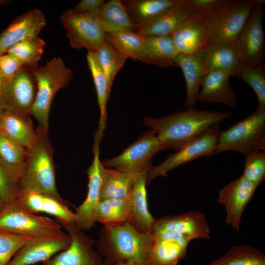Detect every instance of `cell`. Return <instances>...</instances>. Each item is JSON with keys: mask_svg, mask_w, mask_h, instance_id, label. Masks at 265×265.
Listing matches in <instances>:
<instances>
[{"mask_svg": "<svg viewBox=\"0 0 265 265\" xmlns=\"http://www.w3.org/2000/svg\"><path fill=\"white\" fill-rule=\"evenodd\" d=\"M232 76L230 72L224 70H213L205 73L201 80V89L198 93V101L235 106L237 99L229 81Z\"/></svg>", "mask_w": 265, "mask_h": 265, "instance_id": "cell-22", "label": "cell"}, {"mask_svg": "<svg viewBox=\"0 0 265 265\" xmlns=\"http://www.w3.org/2000/svg\"><path fill=\"white\" fill-rule=\"evenodd\" d=\"M194 16L189 0H179L156 16L138 33L142 36L171 35L182 23Z\"/></svg>", "mask_w": 265, "mask_h": 265, "instance_id": "cell-23", "label": "cell"}, {"mask_svg": "<svg viewBox=\"0 0 265 265\" xmlns=\"http://www.w3.org/2000/svg\"><path fill=\"white\" fill-rule=\"evenodd\" d=\"M70 242L69 235L64 232L52 236L31 238L18 251L7 265H32L44 263L66 249Z\"/></svg>", "mask_w": 265, "mask_h": 265, "instance_id": "cell-16", "label": "cell"}, {"mask_svg": "<svg viewBox=\"0 0 265 265\" xmlns=\"http://www.w3.org/2000/svg\"><path fill=\"white\" fill-rule=\"evenodd\" d=\"M265 149V109L257 107L250 115L219 132L214 155L235 151L245 156Z\"/></svg>", "mask_w": 265, "mask_h": 265, "instance_id": "cell-5", "label": "cell"}, {"mask_svg": "<svg viewBox=\"0 0 265 265\" xmlns=\"http://www.w3.org/2000/svg\"><path fill=\"white\" fill-rule=\"evenodd\" d=\"M25 67L16 58L10 54L5 53L0 55V73L4 80L13 77Z\"/></svg>", "mask_w": 265, "mask_h": 265, "instance_id": "cell-43", "label": "cell"}, {"mask_svg": "<svg viewBox=\"0 0 265 265\" xmlns=\"http://www.w3.org/2000/svg\"><path fill=\"white\" fill-rule=\"evenodd\" d=\"M130 196L122 199L101 200L96 212V222L100 223L106 227L118 226L130 223Z\"/></svg>", "mask_w": 265, "mask_h": 265, "instance_id": "cell-31", "label": "cell"}, {"mask_svg": "<svg viewBox=\"0 0 265 265\" xmlns=\"http://www.w3.org/2000/svg\"><path fill=\"white\" fill-rule=\"evenodd\" d=\"M153 240L151 232H140L128 223L115 227H103L100 231L97 246L100 255L105 257V265H117L126 262L150 265Z\"/></svg>", "mask_w": 265, "mask_h": 265, "instance_id": "cell-2", "label": "cell"}, {"mask_svg": "<svg viewBox=\"0 0 265 265\" xmlns=\"http://www.w3.org/2000/svg\"><path fill=\"white\" fill-rule=\"evenodd\" d=\"M45 41L38 36L24 40L10 48L6 53L16 58L24 66L34 69L42 57Z\"/></svg>", "mask_w": 265, "mask_h": 265, "instance_id": "cell-36", "label": "cell"}, {"mask_svg": "<svg viewBox=\"0 0 265 265\" xmlns=\"http://www.w3.org/2000/svg\"><path fill=\"white\" fill-rule=\"evenodd\" d=\"M171 232L194 239H210L211 232L205 214L200 211H190L178 215H165L156 219L151 233L157 235Z\"/></svg>", "mask_w": 265, "mask_h": 265, "instance_id": "cell-17", "label": "cell"}, {"mask_svg": "<svg viewBox=\"0 0 265 265\" xmlns=\"http://www.w3.org/2000/svg\"><path fill=\"white\" fill-rule=\"evenodd\" d=\"M164 149L153 131L145 132L119 155L103 161L106 168H114L134 176L146 173L154 155Z\"/></svg>", "mask_w": 265, "mask_h": 265, "instance_id": "cell-8", "label": "cell"}, {"mask_svg": "<svg viewBox=\"0 0 265 265\" xmlns=\"http://www.w3.org/2000/svg\"><path fill=\"white\" fill-rule=\"evenodd\" d=\"M203 53L205 74L224 70L237 77L243 65L237 41L208 44Z\"/></svg>", "mask_w": 265, "mask_h": 265, "instance_id": "cell-21", "label": "cell"}, {"mask_svg": "<svg viewBox=\"0 0 265 265\" xmlns=\"http://www.w3.org/2000/svg\"><path fill=\"white\" fill-rule=\"evenodd\" d=\"M4 80L2 76V75L1 74V73H0V88L4 81Z\"/></svg>", "mask_w": 265, "mask_h": 265, "instance_id": "cell-48", "label": "cell"}, {"mask_svg": "<svg viewBox=\"0 0 265 265\" xmlns=\"http://www.w3.org/2000/svg\"><path fill=\"white\" fill-rule=\"evenodd\" d=\"M178 53L191 54L203 50L209 38L208 17H190L171 34Z\"/></svg>", "mask_w": 265, "mask_h": 265, "instance_id": "cell-19", "label": "cell"}, {"mask_svg": "<svg viewBox=\"0 0 265 265\" xmlns=\"http://www.w3.org/2000/svg\"><path fill=\"white\" fill-rule=\"evenodd\" d=\"M36 93L31 69L25 67L0 88V112L8 111L23 116H31Z\"/></svg>", "mask_w": 265, "mask_h": 265, "instance_id": "cell-10", "label": "cell"}, {"mask_svg": "<svg viewBox=\"0 0 265 265\" xmlns=\"http://www.w3.org/2000/svg\"><path fill=\"white\" fill-rule=\"evenodd\" d=\"M96 53L111 89L114 78L124 65L128 57L116 51L110 43L104 40Z\"/></svg>", "mask_w": 265, "mask_h": 265, "instance_id": "cell-37", "label": "cell"}, {"mask_svg": "<svg viewBox=\"0 0 265 265\" xmlns=\"http://www.w3.org/2000/svg\"><path fill=\"white\" fill-rule=\"evenodd\" d=\"M134 177L131 174L104 166L101 200L128 197L132 189Z\"/></svg>", "mask_w": 265, "mask_h": 265, "instance_id": "cell-32", "label": "cell"}, {"mask_svg": "<svg viewBox=\"0 0 265 265\" xmlns=\"http://www.w3.org/2000/svg\"><path fill=\"white\" fill-rule=\"evenodd\" d=\"M7 2V1L6 0H0V5H1L3 4H5Z\"/></svg>", "mask_w": 265, "mask_h": 265, "instance_id": "cell-49", "label": "cell"}, {"mask_svg": "<svg viewBox=\"0 0 265 265\" xmlns=\"http://www.w3.org/2000/svg\"><path fill=\"white\" fill-rule=\"evenodd\" d=\"M143 36L145 63L160 67L175 66L174 59L178 53L171 35Z\"/></svg>", "mask_w": 265, "mask_h": 265, "instance_id": "cell-27", "label": "cell"}, {"mask_svg": "<svg viewBox=\"0 0 265 265\" xmlns=\"http://www.w3.org/2000/svg\"><path fill=\"white\" fill-rule=\"evenodd\" d=\"M62 225L47 216L38 215L16 200L6 204L0 212V230L35 238L60 234Z\"/></svg>", "mask_w": 265, "mask_h": 265, "instance_id": "cell-7", "label": "cell"}, {"mask_svg": "<svg viewBox=\"0 0 265 265\" xmlns=\"http://www.w3.org/2000/svg\"><path fill=\"white\" fill-rule=\"evenodd\" d=\"M191 240L187 236L175 233L154 235L150 265H177L185 257Z\"/></svg>", "mask_w": 265, "mask_h": 265, "instance_id": "cell-20", "label": "cell"}, {"mask_svg": "<svg viewBox=\"0 0 265 265\" xmlns=\"http://www.w3.org/2000/svg\"><path fill=\"white\" fill-rule=\"evenodd\" d=\"M31 238L0 230V265H7L18 251Z\"/></svg>", "mask_w": 265, "mask_h": 265, "instance_id": "cell-41", "label": "cell"}, {"mask_svg": "<svg viewBox=\"0 0 265 265\" xmlns=\"http://www.w3.org/2000/svg\"><path fill=\"white\" fill-rule=\"evenodd\" d=\"M194 15L208 17L225 0H189Z\"/></svg>", "mask_w": 265, "mask_h": 265, "instance_id": "cell-44", "label": "cell"}, {"mask_svg": "<svg viewBox=\"0 0 265 265\" xmlns=\"http://www.w3.org/2000/svg\"><path fill=\"white\" fill-rule=\"evenodd\" d=\"M86 60L95 86L100 113L99 126L95 135L102 139L106 126V106L111 89L108 87L106 75L99 62L96 52L87 51Z\"/></svg>", "mask_w": 265, "mask_h": 265, "instance_id": "cell-30", "label": "cell"}, {"mask_svg": "<svg viewBox=\"0 0 265 265\" xmlns=\"http://www.w3.org/2000/svg\"><path fill=\"white\" fill-rule=\"evenodd\" d=\"M40 212H44L55 217L61 224L75 223V212L66 205L65 201L47 194H43Z\"/></svg>", "mask_w": 265, "mask_h": 265, "instance_id": "cell-39", "label": "cell"}, {"mask_svg": "<svg viewBox=\"0 0 265 265\" xmlns=\"http://www.w3.org/2000/svg\"><path fill=\"white\" fill-rule=\"evenodd\" d=\"M5 203L3 201V200L0 197V212L2 210V209L4 208V206L5 205Z\"/></svg>", "mask_w": 265, "mask_h": 265, "instance_id": "cell-47", "label": "cell"}, {"mask_svg": "<svg viewBox=\"0 0 265 265\" xmlns=\"http://www.w3.org/2000/svg\"><path fill=\"white\" fill-rule=\"evenodd\" d=\"M174 62L181 69L185 79L186 108L192 107L198 101L201 80L205 74L203 50L191 54L178 53Z\"/></svg>", "mask_w": 265, "mask_h": 265, "instance_id": "cell-24", "label": "cell"}, {"mask_svg": "<svg viewBox=\"0 0 265 265\" xmlns=\"http://www.w3.org/2000/svg\"><path fill=\"white\" fill-rule=\"evenodd\" d=\"M233 116L232 112L201 110L192 107L162 117H144L164 149L177 150L213 125Z\"/></svg>", "mask_w": 265, "mask_h": 265, "instance_id": "cell-1", "label": "cell"}, {"mask_svg": "<svg viewBox=\"0 0 265 265\" xmlns=\"http://www.w3.org/2000/svg\"><path fill=\"white\" fill-rule=\"evenodd\" d=\"M94 14L106 33L135 32L121 0L105 1Z\"/></svg>", "mask_w": 265, "mask_h": 265, "instance_id": "cell-28", "label": "cell"}, {"mask_svg": "<svg viewBox=\"0 0 265 265\" xmlns=\"http://www.w3.org/2000/svg\"><path fill=\"white\" fill-rule=\"evenodd\" d=\"M245 157L242 175L258 186L265 179V152L255 151Z\"/></svg>", "mask_w": 265, "mask_h": 265, "instance_id": "cell-40", "label": "cell"}, {"mask_svg": "<svg viewBox=\"0 0 265 265\" xmlns=\"http://www.w3.org/2000/svg\"><path fill=\"white\" fill-rule=\"evenodd\" d=\"M263 3V1L255 4L237 40L242 64L246 66L265 64Z\"/></svg>", "mask_w": 265, "mask_h": 265, "instance_id": "cell-13", "label": "cell"}, {"mask_svg": "<svg viewBox=\"0 0 265 265\" xmlns=\"http://www.w3.org/2000/svg\"><path fill=\"white\" fill-rule=\"evenodd\" d=\"M0 130L26 149L36 141L37 132L30 117L1 112Z\"/></svg>", "mask_w": 265, "mask_h": 265, "instance_id": "cell-29", "label": "cell"}, {"mask_svg": "<svg viewBox=\"0 0 265 265\" xmlns=\"http://www.w3.org/2000/svg\"><path fill=\"white\" fill-rule=\"evenodd\" d=\"M146 184V173L135 176L130 196V223L141 233L151 232L156 220L148 209Z\"/></svg>", "mask_w": 265, "mask_h": 265, "instance_id": "cell-25", "label": "cell"}, {"mask_svg": "<svg viewBox=\"0 0 265 265\" xmlns=\"http://www.w3.org/2000/svg\"><path fill=\"white\" fill-rule=\"evenodd\" d=\"M209 265H265V254L249 245L234 246Z\"/></svg>", "mask_w": 265, "mask_h": 265, "instance_id": "cell-35", "label": "cell"}, {"mask_svg": "<svg viewBox=\"0 0 265 265\" xmlns=\"http://www.w3.org/2000/svg\"><path fill=\"white\" fill-rule=\"evenodd\" d=\"M46 19L41 10L33 9L14 19L0 34V55L17 43L38 36Z\"/></svg>", "mask_w": 265, "mask_h": 265, "instance_id": "cell-18", "label": "cell"}, {"mask_svg": "<svg viewBox=\"0 0 265 265\" xmlns=\"http://www.w3.org/2000/svg\"><path fill=\"white\" fill-rule=\"evenodd\" d=\"M143 36L133 31L106 33L105 40L118 52L133 60L145 62Z\"/></svg>", "mask_w": 265, "mask_h": 265, "instance_id": "cell-34", "label": "cell"}, {"mask_svg": "<svg viewBox=\"0 0 265 265\" xmlns=\"http://www.w3.org/2000/svg\"><path fill=\"white\" fill-rule=\"evenodd\" d=\"M259 2L260 0H225L208 17L207 45L237 41L253 8Z\"/></svg>", "mask_w": 265, "mask_h": 265, "instance_id": "cell-6", "label": "cell"}, {"mask_svg": "<svg viewBox=\"0 0 265 265\" xmlns=\"http://www.w3.org/2000/svg\"><path fill=\"white\" fill-rule=\"evenodd\" d=\"M136 32L179 0H121Z\"/></svg>", "mask_w": 265, "mask_h": 265, "instance_id": "cell-26", "label": "cell"}, {"mask_svg": "<svg viewBox=\"0 0 265 265\" xmlns=\"http://www.w3.org/2000/svg\"><path fill=\"white\" fill-rule=\"evenodd\" d=\"M105 2L104 0H82L71 10L79 14H94Z\"/></svg>", "mask_w": 265, "mask_h": 265, "instance_id": "cell-45", "label": "cell"}, {"mask_svg": "<svg viewBox=\"0 0 265 265\" xmlns=\"http://www.w3.org/2000/svg\"><path fill=\"white\" fill-rule=\"evenodd\" d=\"M0 124H1V113L0 112Z\"/></svg>", "mask_w": 265, "mask_h": 265, "instance_id": "cell-50", "label": "cell"}, {"mask_svg": "<svg viewBox=\"0 0 265 265\" xmlns=\"http://www.w3.org/2000/svg\"><path fill=\"white\" fill-rule=\"evenodd\" d=\"M37 138L26 149L25 170L20 181L19 194L34 191L52 196L65 201L59 194L55 182L53 149L48 138V132L38 126Z\"/></svg>", "mask_w": 265, "mask_h": 265, "instance_id": "cell-3", "label": "cell"}, {"mask_svg": "<svg viewBox=\"0 0 265 265\" xmlns=\"http://www.w3.org/2000/svg\"><path fill=\"white\" fill-rule=\"evenodd\" d=\"M237 77L253 89L258 99V107L265 109V64L256 67L242 65Z\"/></svg>", "mask_w": 265, "mask_h": 265, "instance_id": "cell-38", "label": "cell"}, {"mask_svg": "<svg viewBox=\"0 0 265 265\" xmlns=\"http://www.w3.org/2000/svg\"><path fill=\"white\" fill-rule=\"evenodd\" d=\"M26 149L0 130V160L19 181L26 160Z\"/></svg>", "mask_w": 265, "mask_h": 265, "instance_id": "cell-33", "label": "cell"}, {"mask_svg": "<svg viewBox=\"0 0 265 265\" xmlns=\"http://www.w3.org/2000/svg\"><path fill=\"white\" fill-rule=\"evenodd\" d=\"M36 84V93L31 116L44 131L49 130V115L53 98L71 80L73 71L60 57H54L45 65L31 69Z\"/></svg>", "mask_w": 265, "mask_h": 265, "instance_id": "cell-4", "label": "cell"}, {"mask_svg": "<svg viewBox=\"0 0 265 265\" xmlns=\"http://www.w3.org/2000/svg\"><path fill=\"white\" fill-rule=\"evenodd\" d=\"M117 265H138L133 262H126L120 263Z\"/></svg>", "mask_w": 265, "mask_h": 265, "instance_id": "cell-46", "label": "cell"}, {"mask_svg": "<svg viewBox=\"0 0 265 265\" xmlns=\"http://www.w3.org/2000/svg\"><path fill=\"white\" fill-rule=\"evenodd\" d=\"M71 47L96 52L104 41L106 33L94 14H79L71 9L60 15Z\"/></svg>", "mask_w": 265, "mask_h": 265, "instance_id": "cell-11", "label": "cell"}, {"mask_svg": "<svg viewBox=\"0 0 265 265\" xmlns=\"http://www.w3.org/2000/svg\"><path fill=\"white\" fill-rule=\"evenodd\" d=\"M219 132V124L213 125L162 162L151 166L146 172V184L159 176H166L169 171L186 162L201 157L213 155Z\"/></svg>", "mask_w": 265, "mask_h": 265, "instance_id": "cell-9", "label": "cell"}, {"mask_svg": "<svg viewBox=\"0 0 265 265\" xmlns=\"http://www.w3.org/2000/svg\"><path fill=\"white\" fill-rule=\"evenodd\" d=\"M19 181L0 160V197L5 204L17 200Z\"/></svg>", "mask_w": 265, "mask_h": 265, "instance_id": "cell-42", "label": "cell"}, {"mask_svg": "<svg viewBox=\"0 0 265 265\" xmlns=\"http://www.w3.org/2000/svg\"><path fill=\"white\" fill-rule=\"evenodd\" d=\"M257 187L242 175L219 191L217 201L225 208L227 225L239 230L242 213Z\"/></svg>", "mask_w": 265, "mask_h": 265, "instance_id": "cell-15", "label": "cell"}, {"mask_svg": "<svg viewBox=\"0 0 265 265\" xmlns=\"http://www.w3.org/2000/svg\"><path fill=\"white\" fill-rule=\"evenodd\" d=\"M71 238L69 246L43 265H105L101 255L93 249L94 241L75 223H61Z\"/></svg>", "mask_w": 265, "mask_h": 265, "instance_id": "cell-12", "label": "cell"}, {"mask_svg": "<svg viewBox=\"0 0 265 265\" xmlns=\"http://www.w3.org/2000/svg\"><path fill=\"white\" fill-rule=\"evenodd\" d=\"M101 141L94 138L93 152V160L86 172L88 175V190L83 202L76 208L75 224L82 230L93 227L98 206L101 200L102 174L104 166L99 159V146Z\"/></svg>", "mask_w": 265, "mask_h": 265, "instance_id": "cell-14", "label": "cell"}]
</instances>
